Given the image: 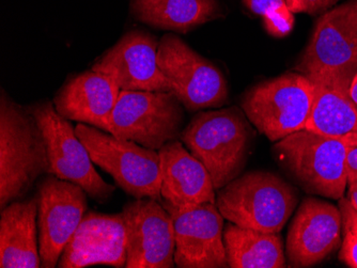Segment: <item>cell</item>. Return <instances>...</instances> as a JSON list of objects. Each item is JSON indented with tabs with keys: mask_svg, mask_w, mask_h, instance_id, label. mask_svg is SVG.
Returning <instances> with one entry per match:
<instances>
[{
	"mask_svg": "<svg viewBox=\"0 0 357 268\" xmlns=\"http://www.w3.org/2000/svg\"><path fill=\"white\" fill-rule=\"evenodd\" d=\"M50 170L45 139L37 120L12 101L0 99V210L23 200Z\"/></svg>",
	"mask_w": 357,
	"mask_h": 268,
	"instance_id": "cell-1",
	"label": "cell"
},
{
	"mask_svg": "<svg viewBox=\"0 0 357 268\" xmlns=\"http://www.w3.org/2000/svg\"><path fill=\"white\" fill-rule=\"evenodd\" d=\"M238 107L197 113L181 133L183 145L204 164L215 191L240 177L245 168L252 132Z\"/></svg>",
	"mask_w": 357,
	"mask_h": 268,
	"instance_id": "cell-2",
	"label": "cell"
},
{
	"mask_svg": "<svg viewBox=\"0 0 357 268\" xmlns=\"http://www.w3.org/2000/svg\"><path fill=\"white\" fill-rule=\"evenodd\" d=\"M298 204L294 188L266 171H252L218 189L216 205L238 227L280 233Z\"/></svg>",
	"mask_w": 357,
	"mask_h": 268,
	"instance_id": "cell-3",
	"label": "cell"
},
{
	"mask_svg": "<svg viewBox=\"0 0 357 268\" xmlns=\"http://www.w3.org/2000/svg\"><path fill=\"white\" fill-rule=\"evenodd\" d=\"M316 86L304 74L288 73L262 81L246 92L242 109L271 141L305 129L314 105Z\"/></svg>",
	"mask_w": 357,
	"mask_h": 268,
	"instance_id": "cell-4",
	"label": "cell"
},
{
	"mask_svg": "<svg viewBox=\"0 0 357 268\" xmlns=\"http://www.w3.org/2000/svg\"><path fill=\"white\" fill-rule=\"evenodd\" d=\"M75 132L93 164L112 175L124 193L135 199L150 198L162 201L158 151L87 124L78 123Z\"/></svg>",
	"mask_w": 357,
	"mask_h": 268,
	"instance_id": "cell-5",
	"label": "cell"
},
{
	"mask_svg": "<svg viewBox=\"0 0 357 268\" xmlns=\"http://www.w3.org/2000/svg\"><path fill=\"white\" fill-rule=\"evenodd\" d=\"M274 149L305 191L336 200L344 197L348 186L344 140L303 129L278 141Z\"/></svg>",
	"mask_w": 357,
	"mask_h": 268,
	"instance_id": "cell-6",
	"label": "cell"
},
{
	"mask_svg": "<svg viewBox=\"0 0 357 268\" xmlns=\"http://www.w3.org/2000/svg\"><path fill=\"white\" fill-rule=\"evenodd\" d=\"M183 122V105L172 92L121 90L109 134L158 151L181 136Z\"/></svg>",
	"mask_w": 357,
	"mask_h": 268,
	"instance_id": "cell-7",
	"label": "cell"
},
{
	"mask_svg": "<svg viewBox=\"0 0 357 268\" xmlns=\"http://www.w3.org/2000/svg\"><path fill=\"white\" fill-rule=\"evenodd\" d=\"M45 139L50 170L48 175L80 186L94 201L105 203L116 187L106 183L93 166L89 152L76 135L69 120L58 113L52 102L30 106Z\"/></svg>",
	"mask_w": 357,
	"mask_h": 268,
	"instance_id": "cell-8",
	"label": "cell"
},
{
	"mask_svg": "<svg viewBox=\"0 0 357 268\" xmlns=\"http://www.w3.org/2000/svg\"><path fill=\"white\" fill-rule=\"evenodd\" d=\"M158 63L186 109L218 108L228 101L229 89L222 72L178 36L168 33L160 39Z\"/></svg>",
	"mask_w": 357,
	"mask_h": 268,
	"instance_id": "cell-9",
	"label": "cell"
},
{
	"mask_svg": "<svg viewBox=\"0 0 357 268\" xmlns=\"http://www.w3.org/2000/svg\"><path fill=\"white\" fill-rule=\"evenodd\" d=\"M37 199L41 267L55 268L87 212V194L76 184L48 175L38 186Z\"/></svg>",
	"mask_w": 357,
	"mask_h": 268,
	"instance_id": "cell-10",
	"label": "cell"
},
{
	"mask_svg": "<svg viewBox=\"0 0 357 268\" xmlns=\"http://www.w3.org/2000/svg\"><path fill=\"white\" fill-rule=\"evenodd\" d=\"M126 236V268H172L176 251L174 219L158 200L128 202L121 212Z\"/></svg>",
	"mask_w": 357,
	"mask_h": 268,
	"instance_id": "cell-11",
	"label": "cell"
},
{
	"mask_svg": "<svg viewBox=\"0 0 357 268\" xmlns=\"http://www.w3.org/2000/svg\"><path fill=\"white\" fill-rule=\"evenodd\" d=\"M160 202L174 219L176 267H228L224 243V216L216 204L178 207L166 201Z\"/></svg>",
	"mask_w": 357,
	"mask_h": 268,
	"instance_id": "cell-12",
	"label": "cell"
},
{
	"mask_svg": "<svg viewBox=\"0 0 357 268\" xmlns=\"http://www.w3.org/2000/svg\"><path fill=\"white\" fill-rule=\"evenodd\" d=\"M356 61L357 0H349L318 19L296 70L312 79L342 73Z\"/></svg>",
	"mask_w": 357,
	"mask_h": 268,
	"instance_id": "cell-13",
	"label": "cell"
},
{
	"mask_svg": "<svg viewBox=\"0 0 357 268\" xmlns=\"http://www.w3.org/2000/svg\"><path fill=\"white\" fill-rule=\"evenodd\" d=\"M158 44L150 33L130 31L91 70L109 76L126 91L172 92L169 81L158 67Z\"/></svg>",
	"mask_w": 357,
	"mask_h": 268,
	"instance_id": "cell-14",
	"label": "cell"
},
{
	"mask_svg": "<svg viewBox=\"0 0 357 268\" xmlns=\"http://www.w3.org/2000/svg\"><path fill=\"white\" fill-rule=\"evenodd\" d=\"M342 213L328 202L307 198L298 207L287 237L292 267H310L326 259L342 241Z\"/></svg>",
	"mask_w": 357,
	"mask_h": 268,
	"instance_id": "cell-15",
	"label": "cell"
},
{
	"mask_svg": "<svg viewBox=\"0 0 357 268\" xmlns=\"http://www.w3.org/2000/svg\"><path fill=\"white\" fill-rule=\"evenodd\" d=\"M126 236L122 214L106 215L89 212L64 247L57 267H126Z\"/></svg>",
	"mask_w": 357,
	"mask_h": 268,
	"instance_id": "cell-16",
	"label": "cell"
},
{
	"mask_svg": "<svg viewBox=\"0 0 357 268\" xmlns=\"http://www.w3.org/2000/svg\"><path fill=\"white\" fill-rule=\"evenodd\" d=\"M120 92L121 89L112 77L90 70L69 78L56 94L53 103L64 119L109 133L110 118Z\"/></svg>",
	"mask_w": 357,
	"mask_h": 268,
	"instance_id": "cell-17",
	"label": "cell"
},
{
	"mask_svg": "<svg viewBox=\"0 0 357 268\" xmlns=\"http://www.w3.org/2000/svg\"><path fill=\"white\" fill-rule=\"evenodd\" d=\"M160 161V194L164 201L174 207H183L195 204H216L215 188L210 173L184 148L174 140L158 150Z\"/></svg>",
	"mask_w": 357,
	"mask_h": 268,
	"instance_id": "cell-18",
	"label": "cell"
},
{
	"mask_svg": "<svg viewBox=\"0 0 357 268\" xmlns=\"http://www.w3.org/2000/svg\"><path fill=\"white\" fill-rule=\"evenodd\" d=\"M37 219V197L12 202L1 210L0 267H41Z\"/></svg>",
	"mask_w": 357,
	"mask_h": 268,
	"instance_id": "cell-19",
	"label": "cell"
},
{
	"mask_svg": "<svg viewBox=\"0 0 357 268\" xmlns=\"http://www.w3.org/2000/svg\"><path fill=\"white\" fill-rule=\"evenodd\" d=\"M312 81L316 94L304 129L337 139L357 132V105L348 93L349 74L342 72Z\"/></svg>",
	"mask_w": 357,
	"mask_h": 268,
	"instance_id": "cell-20",
	"label": "cell"
},
{
	"mask_svg": "<svg viewBox=\"0 0 357 268\" xmlns=\"http://www.w3.org/2000/svg\"><path fill=\"white\" fill-rule=\"evenodd\" d=\"M132 11L142 23L182 33L222 17L218 0H132Z\"/></svg>",
	"mask_w": 357,
	"mask_h": 268,
	"instance_id": "cell-21",
	"label": "cell"
},
{
	"mask_svg": "<svg viewBox=\"0 0 357 268\" xmlns=\"http://www.w3.org/2000/svg\"><path fill=\"white\" fill-rule=\"evenodd\" d=\"M224 243L228 267L282 268L286 266L284 243L278 233L257 231L229 223Z\"/></svg>",
	"mask_w": 357,
	"mask_h": 268,
	"instance_id": "cell-22",
	"label": "cell"
},
{
	"mask_svg": "<svg viewBox=\"0 0 357 268\" xmlns=\"http://www.w3.org/2000/svg\"><path fill=\"white\" fill-rule=\"evenodd\" d=\"M264 27L273 37L284 38L292 31L294 27V13L288 6L278 8L264 14Z\"/></svg>",
	"mask_w": 357,
	"mask_h": 268,
	"instance_id": "cell-23",
	"label": "cell"
},
{
	"mask_svg": "<svg viewBox=\"0 0 357 268\" xmlns=\"http://www.w3.org/2000/svg\"><path fill=\"white\" fill-rule=\"evenodd\" d=\"M342 0H286L287 6L294 13L318 14L332 9Z\"/></svg>",
	"mask_w": 357,
	"mask_h": 268,
	"instance_id": "cell-24",
	"label": "cell"
},
{
	"mask_svg": "<svg viewBox=\"0 0 357 268\" xmlns=\"http://www.w3.org/2000/svg\"><path fill=\"white\" fill-rule=\"evenodd\" d=\"M339 259L350 267L357 268V232L344 227V241Z\"/></svg>",
	"mask_w": 357,
	"mask_h": 268,
	"instance_id": "cell-25",
	"label": "cell"
},
{
	"mask_svg": "<svg viewBox=\"0 0 357 268\" xmlns=\"http://www.w3.org/2000/svg\"><path fill=\"white\" fill-rule=\"evenodd\" d=\"M242 1L252 13L260 17H264V14L272 10L287 5L286 0H242Z\"/></svg>",
	"mask_w": 357,
	"mask_h": 268,
	"instance_id": "cell-26",
	"label": "cell"
},
{
	"mask_svg": "<svg viewBox=\"0 0 357 268\" xmlns=\"http://www.w3.org/2000/svg\"><path fill=\"white\" fill-rule=\"evenodd\" d=\"M338 207L342 213V226L357 232V211L352 207L349 199L340 198Z\"/></svg>",
	"mask_w": 357,
	"mask_h": 268,
	"instance_id": "cell-27",
	"label": "cell"
},
{
	"mask_svg": "<svg viewBox=\"0 0 357 268\" xmlns=\"http://www.w3.org/2000/svg\"><path fill=\"white\" fill-rule=\"evenodd\" d=\"M346 172L348 182L357 180V145H347Z\"/></svg>",
	"mask_w": 357,
	"mask_h": 268,
	"instance_id": "cell-28",
	"label": "cell"
},
{
	"mask_svg": "<svg viewBox=\"0 0 357 268\" xmlns=\"http://www.w3.org/2000/svg\"><path fill=\"white\" fill-rule=\"evenodd\" d=\"M348 71L349 75H350L348 93L352 101L357 105V61L352 67L349 68Z\"/></svg>",
	"mask_w": 357,
	"mask_h": 268,
	"instance_id": "cell-29",
	"label": "cell"
},
{
	"mask_svg": "<svg viewBox=\"0 0 357 268\" xmlns=\"http://www.w3.org/2000/svg\"><path fill=\"white\" fill-rule=\"evenodd\" d=\"M349 193L348 199L352 207L357 211V180L356 181L348 182Z\"/></svg>",
	"mask_w": 357,
	"mask_h": 268,
	"instance_id": "cell-30",
	"label": "cell"
},
{
	"mask_svg": "<svg viewBox=\"0 0 357 268\" xmlns=\"http://www.w3.org/2000/svg\"><path fill=\"white\" fill-rule=\"evenodd\" d=\"M342 139L347 143V145H357V132H353Z\"/></svg>",
	"mask_w": 357,
	"mask_h": 268,
	"instance_id": "cell-31",
	"label": "cell"
}]
</instances>
